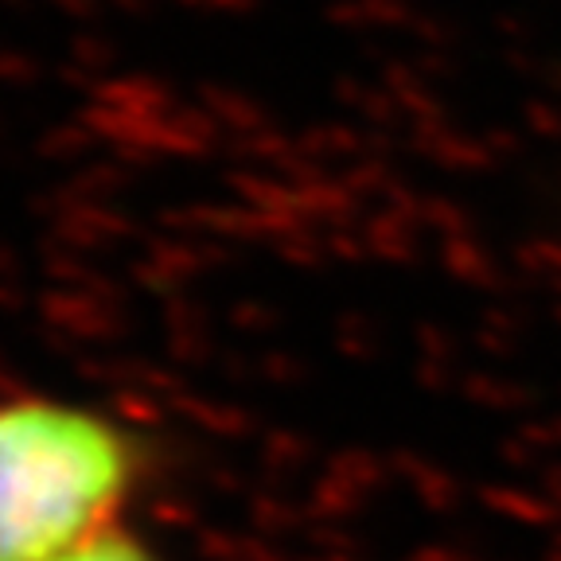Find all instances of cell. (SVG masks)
I'll use <instances>...</instances> for the list:
<instances>
[{
	"label": "cell",
	"instance_id": "1",
	"mask_svg": "<svg viewBox=\"0 0 561 561\" xmlns=\"http://www.w3.org/2000/svg\"><path fill=\"white\" fill-rule=\"evenodd\" d=\"M149 445L94 402L0 398V561H55L125 526Z\"/></svg>",
	"mask_w": 561,
	"mask_h": 561
},
{
	"label": "cell",
	"instance_id": "2",
	"mask_svg": "<svg viewBox=\"0 0 561 561\" xmlns=\"http://www.w3.org/2000/svg\"><path fill=\"white\" fill-rule=\"evenodd\" d=\"M55 561H160V553L149 542H140L129 526H117V530H105V535L90 538L79 550L62 553Z\"/></svg>",
	"mask_w": 561,
	"mask_h": 561
}]
</instances>
